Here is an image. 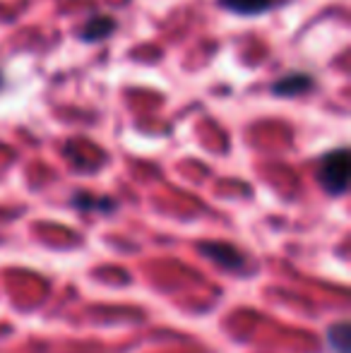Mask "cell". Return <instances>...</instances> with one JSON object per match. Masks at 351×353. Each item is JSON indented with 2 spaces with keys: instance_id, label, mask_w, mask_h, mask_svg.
<instances>
[{
  "instance_id": "7",
  "label": "cell",
  "mask_w": 351,
  "mask_h": 353,
  "mask_svg": "<svg viewBox=\"0 0 351 353\" xmlns=\"http://www.w3.org/2000/svg\"><path fill=\"white\" fill-rule=\"evenodd\" d=\"M72 205L80 207V210H113L116 202L103 200V197H89L87 192H77V195L72 197Z\"/></svg>"
},
{
  "instance_id": "6",
  "label": "cell",
  "mask_w": 351,
  "mask_h": 353,
  "mask_svg": "<svg viewBox=\"0 0 351 353\" xmlns=\"http://www.w3.org/2000/svg\"><path fill=\"white\" fill-rule=\"evenodd\" d=\"M330 349L337 353H349V322H337L330 327Z\"/></svg>"
},
{
  "instance_id": "4",
  "label": "cell",
  "mask_w": 351,
  "mask_h": 353,
  "mask_svg": "<svg viewBox=\"0 0 351 353\" xmlns=\"http://www.w3.org/2000/svg\"><path fill=\"white\" fill-rule=\"evenodd\" d=\"M116 29H118V22L111 14H94V17H89L85 22V27L80 29V37H82V41L94 43V41L108 39Z\"/></svg>"
},
{
  "instance_id": "8",
  "label": "cell",
  "mask_w": 351,
  "mask_h": 353,
  "mask_svg": "<svg viewBox=\"0 0 351 353\" xmlns=\"http://www.w3.org/2000/svg\"><path fill=\"white\" fill-rule=\"evenodd\" d=\"M3 84H5V79H3V72H0V89H3Z\"/></svg>"
},
{
  "instance_id": "3",
  "label": "cell",
  "mask_w": 351,
  "mask_h": 353,
  "mask_svg": "<svg viewBox=\"0 0 351 353\" xmlns=\"http://www.w3.org/2000/svg\"><path fill=\"white\" fill-rule=\"evenodd\" d=\"M313 87H315V79L310 77L308 72H291V74H284L281 79H277L272 92H274L277 97L291 99V97H303V94H308Z\"/></svg>"
},
{
  "instance_id": "5",
  "label": "cell",
  "mask_w": 351,
  "mask_h": 353,
  "mask_svg": "<svg viewBox=\"0 0 351 353\" xmlns=\"http://www.w3.org/2000/svg\"><path fill=\"white\" fill-rule=\"evenodd\" d=\"M217 3H219V8L229 10V12L253 17V14H263L267 10L277 8L281 0H217Z\"/></svg>"
},
{
  "instance_id": "1",
  "label": "cell",
  "mask_w": 351,
  "mask_h": 353,
  "mask_svg": "<svg viewBox=\"0 0 351 353\" xmlns=\"http://www.w3.org/2000/svg\"><path fill=\"white\" fill-rule=\"evenodd\" d=\"M318 181L323 190L332 197L347 192L349 185V152L347 149H334L328 152L318 163Z\"/></svg>"
},
{
  "instance_id": "2",
  "label": "cell",
  "mask_w": 351,
  "mask_h": 353,
  "mask_svg": "<svg viewBox=\"0 0 351 353\" xmlns=\"http://www.w3.org/2000/svg\"><path fill=\"white\" fill-rule=\"evenodd\" d=\"M200 252L226 272L243 270V265H245L243 252L236 245H229V243H200Z\"/></svg>"
}]
</instances>
